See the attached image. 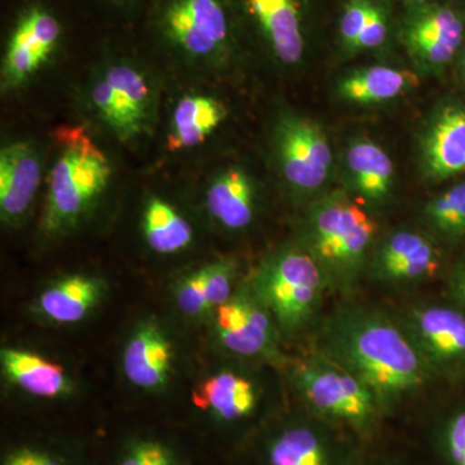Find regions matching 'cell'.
I'll list each match as a JSON object with an SVG mask.
<instances>
[{"instance_id": "cell-1", "label": "cell", "mask_w": 465, "mask_h": 465, "mask_svg": "<svg viewBox=\"0 0 465 465\" xmlns=\"http://www.w3.org/2000/svg\"><path fill=\"white\" fill-rule=\"evenodd\" d=\"M317 351L365 382L384 409L420 391L432 376L400 321L369 308L335 312L322 326Z\"/></svg>"}, {"instance_id": "cell-13", "label": "cell", "mask_w": 465, "mask_h": 465, "mask_svg": "<svg viewBox=\"0 0 465 465\" xmlns=\"http://www.w3.org/2000/svg\"><path fill=\"white\" fill-rule=\"evenodd\" d=\"M106 293L108 286L99 275L69 274L43 289L33 302L32 312L45 323H81L103 304Z\"/></svg>"}, {"instance_id": "cell-4", "label": "cell", "mask_w": 465, "mask_h": 465, "mask_svg": "<svg viewBox=\"0 0 465 465\" xmlns=\"http://www.w3.org/2000/svg\"><path fill=\"white\" fill-rule=\"evenodd\" d=\"M282 335L308 326L330 289L326 274L305 247H286L265 260L251 280Z\"/></svg>"}, {"instance_id": "cell-15", "label": "cell", "mask_w": 465, "mask_h": 465, "mask_svg": "<svg viewBox=\"0 0 465 465\" xmlns=\"http://www.w3.org/2000/svg\"><path fill=\"white\" fill-rule=\"evenodd\" d=\"M174 41L195 56H208L223 47L228 25L217 0H179L167 15Z\"/></svg>"}, {"instance_id": "cell-23", "label": "cell", "mask_w": 465, "mask_h": 465, "mask_svg": "<svg viewBox=\"0 0 465 465\" xmlns=\"http://www.w3.org/2000/svg\"><path fill=\"white\" fill-rule=\"evenodd\" d=\"M249 3L277 57L286 65L298 64L304 52V39L296 0H249Z\"/></svg>"}, {"instance_id": "cell-35", "label": "cell", "mask_w": 465, "mask_h": 465, "mask_svg": "<svg viewBox=\"0 0 465 465\" xmlns=\"http://www.w3.org/2000/svg\"><path fill=\"white\" fill-rule=\"evenodd\" d=\"M410 2L421 3V2H425V0H410Z\"/></svg>"}, {"instance_id": "cell-25", "label": "cell", "mask_w": 465, "mask_h": 465, "mask_svg": "<svg viewBox=\"0 0 465 465\" xmlns=\"http://www.w3.org/2000/svg\"><path fill=\"white\" fill-rule=\"evenodd\" d=\"M143 232L150 249L159 255L182 252L194 240L191 223L173 204L157 197L143 208Z\"/></svg>"}, {"instance_id": "cell-27", "label": "cell", "mask_w": 465, "mask_h": 465, "mask_svg": "<svg viewBox=\"0 0 465 465\" xmlns=\"http://www.w3.org/2000/svg\"><path fill=\"white\" fill-rule=\"evenodd\" d=\"M425 222L449 242L465 238V182L452 186L425 206Z\"/></svg>"}, {"instance_id": "cell-2", "label": "cell", "mask_w": 465, "mask_h": 465, "mask_svg": "<svg viewBox=\"0 0 465 465\" xmlns=\"http://www.w3.org/2000/svg\"><path fill=\"white\" fill-rule=\"evenodd\" d=\"M376 232L375 220L347 193H330L312 206L305 249L322 268L330 289L345 295L353 291Z\"/></svg>"}, {"instance_id": "cell-12", "label": "cell", "mask_w": 465, "mask_h": 465, "mask_svg": "<svg viewBox=\"0 0 465 465\" xmlns=\"http://www.w3.org/2000/svg\"><path fill=\"white\" fill-rule=\"evenodd\" d=\"M440 266L439 250L430 238L414 231H399L381 242L371 272L381 282L409 284L430 280Z\"/></svg>"}, {"instance_id": "cell-30", "label": "cell", "mask_w": 465, "mask_h": 465, "mask_svg": "<svg viewBox=\"0 0 465 465\" xmlns=\"http://www.w3.org/2000/svg\"><path fill=\"white\" fill-rule=\"evenodd\" d=\"M2 465H76L63 451L39 443H25L9 450Z\"/></svg>"}, {"instance_id": "cell-32", "label": "cell", "mask_w": 465, "mask_h": 465, "mask_svg": "<svg viewBox=\"0 0 465 465\" xmlns=\"http://www.w3.org/2000/svg\"><path fill=\"white\" fill-rule=\"evenodd\" d=\"M388 35L387 18L378 5H372L365 29L358 39L357 51L374 50L381 47Z\"/></svg>"}, {"instance_id": "cell-21", "label": "cell", "mask_w": 465, "mask_h": 465, "mask_svg": "<svg viewBox=\"0 0 465 465\" xmlns=\"http://www.w3.org/2000/svg\"><path fill=\"white\" fill-rule=\"evenodd\" d=\"M349 179L354 191L370 203L390 197L394 183V164L388 153L371 140H357L345 154Z\"/></svg>"}, {"instance_id": "cell-10", "label": "cell", "mask_w": 465, "mask_h": 465, "mask_svg": "<svg viewBox=\"0 0 465 465\" xmlns=\"http://www.w3.org/2000/svg\"><path fill=\"white\" fill-rule=\"evenodd\" d=\"M150 96L152 92L142 73L125 65L110 67L92 90L94 108L122 140L143 133L148 121Z\"/></svg>"}, {"instance_id": "cell-14", "label": "cell", "mask_w": 465, "mask_h": 465, "mask_svg": "<svg viewBox=\"0 0 465 465\" xmlns=\"http://www.w3.org/2000/svg\"><path fill=\"white\" fill-rule=\"evenodd\" d=\"M0 367L12 387L33 399L58 401L74 394L75 381L72 375L38 351L20 347L2 348Z\"/></svg>"}, {"instance_id": "cell-6", "label": "cell", "mask_w": 465, "mask_h": 465, "mask_svg": "<svg viewBox=\"0 0 465 465\" xmlns=\"http://www.w3.org/2000/svg\"><path fill=\"white\" fill-rule=\"evenodd\" d=\"M210 320L217 345L232 356L275 361L281 357L282 333L250 282L238 287Z\"/></svg>"}, {"instance_id": "cell-33", "label": "cell", "mask_w": 465, "mask_h": 465, "mask_svg": "<svg viewBox=\"0 0 465 465\" xmlns=\"http://www.w3.org/2000/svg\"><path fill=\"white\" fill-rule=\"evenodd\" d=\"M446 448L454 465H465V410L450 420L446 430Z\"/></svg>"}, {"instance_id": "cell-11", "label": "cell", "mask_w": 465, "mask_h": 465, "mask_svg": "<svg viewBox=\"0 0 465 465\" xmlns=\"http://www.w3.org/2000/svg\"><path fill=\"white\" fill-rule=\"evenodd\" d=\"M464 25L452 9L427 5L415 9L402 27V41L416 65L428 72L448 65L463 41Z\"/></svg>"}, {"instance_id": "cell-24", "label": "cell", "mask_w": 465, "mask_h": 465, "mask_svg": "<svg viewBox=\"0 0 465 465\" xmlns=\"http://www.w3.org/2000/svg\"><path fill=\"white\" fill-rule=\"evenodd\" d=\"M226 116L225 106L208 96L183 97L173 119V130L167 137L170 152L194 148L215 133Z\"/></svg>"}, {"instance_id": "cell-17", "label": "cell", "mask_w": 465, "mask_h": 465, "mask_svg": "<svg viewBox=\"0 0 465 465\" xmlns=\"http://www.w3.org/2000/svg\"><path fill=\"white\" fill-rule=\"evenodd\" d=\"M193 403L223 424L246 420L258 409V385L241 372L220 370L208 375L193 391Z\"/></svg>"}, {"instance_id": "cell-3", "label": "cell", "mask_w": 465, "mask_h": 465, "mask_svg": "<svg viewBox=\"0 0 465 465\" xmlns=\"http://www.w3.org/2000/svg\"><path fill=\"white\" fill-rule=\"evenodd\" d=\"M60 154L50 174L42 229L60 235L76 228L108 188L112 166L84 127L57 131Z\"/></svg>"}, {"instance_id": "cell-5", "label": "cell", "mask_w": 465, "mask_h": 465, "mask_svg": "<svg viewBox=\"0 0 465 465\" xmlns=\"http://www.w3.org/2000/svg\"><path fill=\"white\" fill-rule=\"evenodd\" d=\"M290 372L305 402L332 420L367 430L384 409L365 382L321 351L296 361Z\"/></svg>"}, {"instance_id": "cell-31", "label": "cell", "mask_w": 465, "mask_h": 465, "mask_svg": "<svg viewBox=\"0 0 465 465\" xmlns=\"http://www.w3.org/2000/svg\"><path fill=\"white\" fill-rule=\"evenodd\" d=\"M374 3L371 0H351L345 5L341 21V41L349 51H357L358 39L365 29Z\"/></svg>"}, {"instance_id": "cell-36", "label": "cell", "mask_w": 465, "mask_h": 465, "mask_svg": "<svg viewBox=\"0 0 465 465\" xmlns=\"http://www.w3.org/2000/svg\"><path fill=\"white\" fill-rule=\"evenodd\" d=\"M463 65L465 66V54H464V58H463Z\"/></svg>"}, {"instance_id": "cell-8", "label": "cell", "mask_w": 465, "mask_h": 465, "mask_svg": "<svg viewBox=\"0 0 465 465\" xmlns=\"http://www.w3.org/2000/svg\"><path fill=\"white\" fill-rule=\"evenodd\" d=\"M277 157L290 186L311 193L322 188L332 167L329 139L317 122L304 116H287L278 125Z\"/></svg>"}, {"instance_id": "cell-34", "label": "cell", "mask_w": 465, "mask_h": 465, "mask_svg": "<svg viewBox=\"0 0 465 465\" xmlns=\"http://www.w3.org/2000/svg\"><path fill=\"white\" fill-rule=\"evenodd\" d=\"M449 293L455 304L465 312V259L459 262L449 277Z\"/></svg>"}, {"instance_id": "cell-19", "label": "cell", "mask_w": 465, "mask_h": 465, "mask_svg": "<svg viewBox=\"0 0 465 465\" xmlns=\"http://www.w3.org/2000/svg\"><path fill=\"white\" fill-rule=\"evenodd\" d=\"M60 33V24L50 14L41 9L29 12L9 43L5 69L8 84H21L34 74L50 57Z\"/></svg>"}, {"instance_id": "cell-28", "label": "cell", "mask_w": 465, "mask_h": 465, "mask_svg": "<svg viewBox=\"0 0 465 465\" xmlns=\"http://www.w3.org/2000/svg\"><path fill=\"white\" fill-rule=\"evenodd\" d=\"M174 304L183 316L191 320L210 318L207 299V265L183 275L174 283Z\"/></svg>"}, {"instance_id": "cell-29", "label": "cell", "mask_w": 465, "mask_h": 465, "mask_svg": "<svg viewBox=\"0 0 465 465\" xmlns=\"http://www.w3.org/2000/svg\"><path fill=\"white\" fill-rule=\"evenodd\" d=\"M115 465H183L173 446L154 437L128 440L119 452Z\"/></svg>"}, {"instance_id": "cell-26", "label": "cell", "mask_w": 465, "mask_h": 465, "mask_svg": "<svg viewBox=\"0 0 465 465\" xmlns=\"http://www.w3.org/2000/svg\"><path fill=\"white\" fill-rule=\"evenodd\" d=\"M268 464L327 465V452L322 440L312 428L293 425L269 443Z\"/></svg>"}, {"instance_id": "cell-16", "label": "cell", "mask_w": 465, "mask_h": 465, "mask_svg": "<svg viewBox=\"0 0 465 465\" xmlns=\"http://www.w3.org/2000/svg\"><path fill=\"white\" fill-rule=\"evenodd\" d=\"M38 154L26 143H15L0 153V215L7 224L24 219L41 185Z\"/></svg>"}, {"instance_id": "cell-22", "label": "cell", "mask_w": 465, "mask_h": 465, "mask_svg": "<svg viewBox=\"0 0 465 465\" xmlns=\"http://www.w3.org/2000/svg\"><path fill=\"white\" fill-rule=\"evenodd\" d=\"M418 76L409 70L390 66H367L348 73L338 84L342 100L357 105H372L397 99L418 85Z\"/></svg>"}, {"instance_id": "cell-20", "label": "cell", "mask_w": 465, "mask_h": 465, "mask_svg": "<svg viewBox=\"0 0 465 465\" xmlns=\"http://www.w3.org/2000/svg\"><path fill=\"white\" fill-rule=\"evenodd\" d=\"M206 204L217 224L228 231H243L255 219V188L244 171L229 168L211 183Z\"/></svg>"}, {"instance_id": "cell-7", "label": "cell", "mask_w": 465, "mask_h": 465, "mask_svg": "<svg viewBox=\"0 0 465 465\" xmlns=\"http://www.w3.org/2000/svg\"><path fill=\"white\" fill-rule=\"evenodd\" d=\"M401 324L432 375H465V312L458 307L419 304Z\"/></svg>"}, {"instance_id": "cell-18", "label": "cell", "mask_w": 465, "mask_h": 465, "mask_svg": "<svg viewBox=\"0 0 465 465\" xmlns=\"http://www.w3.org/2000/svg\"><path fill=\"white\" fill-rule=\"evenodd\" d=\"M421 166L436 182L465 173L464 109L448 106L434 115L421 139Z\"/></svg>"}, {"instance_id": "cell-9", "label": "cell", "mask_w": 465, "mask_h": 465, "mask_svg": "<svg viewBox=\"0 0 465 465\" xmlns=\"http://www.w3.org/2000/svg\"><path fill=\"white\" fill-rule=\"evenodd\" d=\"M176 362V345L161 321L149 316L134 324L122 349L125 381L145 393H162L173 381Z\"/></svg>"}]
</instances>
